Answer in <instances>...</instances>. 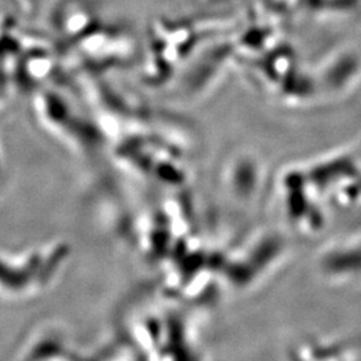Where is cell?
<instances>
[{
    "instance_id": "1",
    "label": "cell",
    "mask_w": 361,
    "mask_h": 361,
    "mask_svg": "<svg viewBox=\"0 0 361 361\" xmlns=\"http://www.w3.org/2000/svg\"><path fill=\"white\" fill-rule=\"evenodd\" d=\"M360 152L353 147L302 166L312 193L334 210L361 207Z\"/></svg>"
},
{
    "instance_id": "2",
    "label": "cell",
    "mask_w": 361,
    "mask_h": 361,
    "mask_svg": "<svg viewBox=\"0 0 361 361\" xmlns=\"http://www.w3.org/2000/svg\"><path fill=\"white\" fill-rule=\"evenodd\" d=\"M279 195L285 221L302 234L319 233L326 222V213L312 193L302 166L285 169L279 180Z\"/></svg>"
},
{
    "instance_id": "3",
    "label": "cell",
    "mask_w": 361,
    "mask_h": 361,
    "mask_svg": "<svg viewBox=\"0 0 361 361\" xmlns=\"http://www.w3.org/2000/svg\"><path fill=\"white\" fill-rule=\"evenodd\" d=\"M317 268L332 284L350 285L361 281V232L352 233L324 246Z\"/></svg>"
},
{
    "instance_id": "4",
    "label": "cell",
    "mask_w": 361,
    "mask_h": 361,
    "mask_svg": "<svg viewBox=\"0 0 361 361\" xmlns=\"http://www.w3.org/2000/svg\"><path fill=\"white\" fill-rule=\"evenodd\" d=\"M314 78L319 90L334 95L347 92L361 79V52L353 47L336 50L317 67Z\"/></svg>"
}]
</instances>
